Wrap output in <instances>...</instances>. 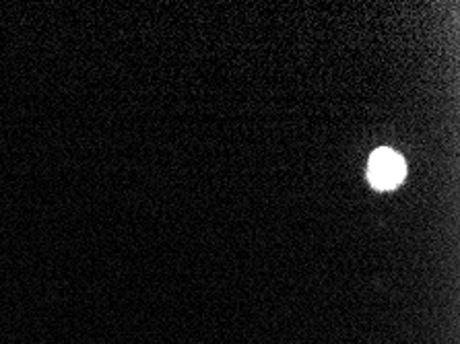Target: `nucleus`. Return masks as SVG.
I'll use <instances>...</instances> for the list:
<instances>
[{
  "instance_id": "1",
  "label": "nucleus",
  "mask_w": 460,
  "mask_h": 344,
  "mask_svg": "<svg viewBox=\"0 0 460 344\" xmlns=\"http://www.w3.org/2000/svg\"><path fill=\"white\" fill-rule=\"evenodd\" d=\"M407 165L399 153L393 149H378L374 151L372 159L367 165L369 181L376 190H390L399 186L405 180Z\"/></svg>"
}]
</instances>
